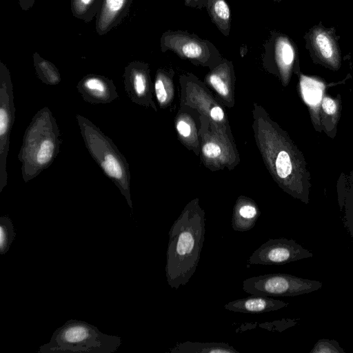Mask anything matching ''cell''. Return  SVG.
Returning <instances> with one entry per match:
<instances>
[{
    "mask_svg": "<svg viewBox=\"0 0 353 353\" xmlns=\"http://www.w3.org/2000/svg\"><path fill=\"white\" fill-rule=\"evenodd\" d=\"M252 112L255 142L272 179L285 192L309 203L311 176L303 154L263 107L254 103Z\"/></svg>",
    "mask_w": 353,
    "mask_h": 353,
    "instance_id": "cell-1",
    "label": "cell"
},
{
    "mask_svg": "<svg viewBox=\"0 0 353 353\" xmlns=\"http://www.w3.org/2000/svg\"><path fill=\"white\" fill-rule=\"evenodd\" d=\"M205 232V212L195 198L186 204L169 231L165 275L171 288L186 285L195 272Z\"/></svg>",
    "mask_w": 353,
    "mask_h": 353,
    "instance_id": "cell-2",
    "label": "cell"
},
{
    "mask_svg": "<svg viewBox=\"0 0 353 353\" xmlns=\"http://www.w3.org/2000/svg\"><path fill=\"white\" fill-rule=\"evenodd\" d=\"M57 121L48 107L39 110L27 127L18 154L25 183L37 176L54 161L62 140Z\"/></svg>",
    "mask_w": 353,
    "mask_h": 353,
    "instance_id": "cell-3",
    "label": "cell"
},
{
    "mask_svg": "<svg viewBox=\"0 0 353 353\" xmlns=\"http://www.w3.org/2000/svg\"><path fill=\"white\" fill-rule=\"evenodd\" d=\"M85 148L103 174L118 188L132 209L130 194V173L127 159L112 140L90 120L76 115Z\"/></svg>",
    "mask_w": 353,
    "mask_h": 353,
    "instance_id": "cell-4",
    "label": "cell"
},
{
    "mask_svg": "<svg viewBox=\"0 0 353 353\" xmlns=\"http://www.w3.org/2000/svg\"><path fill=\"white\" fill-rule=\"evenodd\" d=\"M119 336L108 335L85 321L70 319L57 328L39 353H112L120 347Z\"/></svg>",
    "mask_w": 353,
    "mask_h": 353,
    "instance_id": "cell-5",
    "label": "cell"
},
{
    "mask_svg": "<svg viewBox=\"0 0 353 353\" xmlns=\"http://www.w3.org/2000/svg\"><path fill=\"white\" fill-rule=\"evenodd\" d=\"M200 159L211 171L234 169L240 155L230 125H221L201 114Z\"/></svg>",
    "mask_w": 353,
    "mask_h": 353,
    "instance_id": "cell-6",
    "label": "cell"
},
{
    "mask_svg": "<svg viewBox=\"0 0 353 353\" xmlns=\"http://www.w3.org/2000/svg\"><path fill=\"white\" fill-rule=\"evenodd\" d=\"M161 50L171 51L195 65L212 70L223 60L219 50L210 41L184 30H167L160 39Z\"/></svg>",
    "mask_w": 353,
    "mask_h": 353,
    "instance_id": "cell-7",
    "label": "cell"
},
{
    "mask_svg": "<svg viewBox=\"0 0 353 353\" xmlns=\"http://www.w3.org/2000/svg\"><path fill=\"white\" fill-rule=\"evenodd\" d=\"M263 47V67L269 73L276 76L281 84L286 87L292 74L298 75L301 72L296 45L285 34L274 30Z\"/></svg>",
    "mask_w": 353,
    "mask_h": 353,
    "instance_id": "cell-8",
    "label": "cell"
},
{
    "mask_svg": "<svg viewBox=\"0 0 353 353\" xmlns=\"http://www.w3.org/2000/svg\"><path fill=\"white\" fill-rule=\"evenodd\" d=\"M321 288L320 281L282 273L254 276L243 282V290L246 293L268 296H294L308 294Z\"/></svg>",
    "mask_w": 353,
    "mask_h": 353,
    "instance_id": "cell-9",
    "label": "cell"
},
{
    "mask_svg": "<svg viewBox=\"0 0 353 353\" xmlns=\"http://www.w3.org/2000/svg\"><path fill=\"white\" fill-rule=\"evenodd\" d=\"M180 104L198 110L210 120L221 125L230 126L225 108L208 87L192 73L179 77Z\"/></svg>",
    "mask_w": 353,
    "mask_h": 353,
    "instance_id": "cell-10",
    "label": "cell"
},
{
    "mask_svg": "<svg viewBox=\"0 0 353 353\" xmlns=\"http://www.w3.org/2000/svg\"><path fill=\"white\" fill-rule=\"evenodd\" d=\"M13 85L7 66L0 62V192L8 183L7 157L15 119Z\"/></svg>",
    "mask_w": 353,
    "mask_h": 353,
    "instance_id": "cell-11",
    "label": "cell"
},
{
    "mask_svg": "<svg viewBox=\"0 0 353 353\" xmlns=\"http://www.w3.org/2000/svg\"><path fill=\"white\" fill-rule=\"evenodd\" d=\"M340 37L335 28H325L321 22L312 26L304 35L305 48L314 63L336 71L342 64L339 45Z\"/></svg>",
    "mask_w": 353,
    "mask_h": 353,
    "instance_id": "cell-12",
    "label": "cell"
},
{
    "mask_svg": "<svg viewBox=\"0 0 353 353\" xmlns=\"http://www.w3.org/2000/svg\"><path fill=\"white\" fill-rule=\"evenodd\" d=\"M312 256V252L292 239H270L252 254L248 265H283Z\"/></svg>",
    "mask_w": 353,
    "mask_h": 353,
    "instance_id": "cell-13",
    "label": "cell"
},
{
    "mask_svg": "<svg viewBox=\"0 0 353 353\" xmlns=\"http://www.w3.org/2000/svg\"><path fill=\"white\" fill-rule=\"evenodd\" d=\"M123 77L125 90L130 100L137 105L152 108L157 112L152 99L154 85L150 74L149 64L133 61L125 67Z\"/></svg>",
    "mask_w": 353,
    "mask_h": 353,
    "instance_id": "cell-14",
    "label": "cell"
},
{
    "mask_svg": "<svg viewBox=\"0 0 353 353\" xmlns=\"http://www.w3.org/2000/svg\"><path fill=\"white\" fill-rule=\"evenodd\" d=\"M297 76L299 77L297 85L301 98L308 108L314 130L321 132H322L320 122L321 103L326 94L327 89L336 84L344 83L350 75L347 76L343 81L336 83H327L321 78L307 76L301 72Z\"/></svg>",
    "mask_w": 353,
    "mask_h": 353,
    "instance_id": "cell-15",
    "label": "cell"
},
{
    "mask_svg": "<svg viewBox=\"0 0 353 353\" xmlns=\"http://www.w3.org/2000/svg\"><path fill=\"white\" fill-rule=\"evenodd\" d=\"M235 72L232 61L225 58L204 77L203 83L216 94L220 102L232 108L235 103Z\"/></svg>",
    "mask_w": 353,
    "mask_h": 353,
    "instance_id": "cell-16",
    "label": "cell"
},
{
    "mask_svg": "<svg viewBox=\"0 0 353 353\" xmlns=\"http://www.w3.org/2000/svg\"><path fill=\"white\" fill-rule=\"evenodd\" d=\"M174 127L181 143L197 156L200 154L201 114L188 105H179Z\"/></svg>",
    "mask_w": 353,
    "mask_h": 353,
    "instance_id": "cell-17",
    "label": "cell"
},
{
    "mask_svg": "<svg viewBox=\"0 0 353 353\" xmlns=\"http://www.w3.org/2000/svg\"><path fill=\"white\" fill-rule=\"evenodd\" d=\"M77 89L83 99L92 104L109 103L119 97L113 81L97 74L83 77L78 82Z\"/></svg>",
    "mask_w": 353,
    "mask_h": 353,
    "instance_id": "cell-18",
    "label": "cell"
},
{
    "mask_svg": "<svg viewBox=\"0 0 353 353\" xmlns=\"http://www.w3.org/2000/svg\"><path fill=\"white\" fill-rule=\"evenodd\" d=\"M132 0H101L96 17V31L99 35L107 34L126 17Z\"/></svg>",
    "mask_w": 353,
    "mask_h": 353,
    "instance_id": "cell-19",
    "label": "cell"
},
{
    "mask_svg": "<svg viewBox=\"0 0 353 353\" xmlns=\"http://www.w3.org/2000/svg\"><path fill=\"white\" fill-rule=\"evenodd\" d=\"M288 304L268 296L251 294L246 298L239 299L226 303L224 308L235 312L260 314L279 310L288 306Z\"/></svg>",
    "mask_w": 353,
    "mask_h": 353,
    "instance_id": "cell-20",
    "label": "cell"
},
{
    "mask_svg": "<svg viewBox=\"0 0 353 353\" xmlns=\"http://www.w3.org/2000/svg\"><path fill=\"white\" fill-rule=\"evenodd\" d=\"M261 215L256 203L241 195L236 200L232 216V227L236 232H246L253 228Z\"/></svg>",
    "mask_w": 353,
    "mask_h": 353,
    "instance_id": "cell-21",
    "label": "cell"
},
{
    "mask_svg": "<svg viewBox=\"0 0 353 353\" xmlns=\"http://www.w3.org/2000/svg\"><path fill=\"white\" fill-rule=\"evenodd\" d=\"M341 97H332L327 94L321 103L320 122L323 131L329 137L334 138L341 114Z\"/></svg>",
    "mask_w": 353,
    "mask_h": 353,
    "instance_id": "cell-22",
    "label": "cell"
},
{
    "mask_svg": "<svg viewBox=\"0 0 353 353\" xmlns=\"http://www.w3.org/2000/svg\"><path fill=\"white\" fill-rule=\"evenodd\" d=\"M172 69L159 68L157 70L154 85V94L159 106L165 108L169 106L174 98V85Z\"/></svg>",
    "mask_w": 353,
    "mask_h": 353,
    "instance_id": "cell-23",
    "label": "cell"
},
{
    "mask_svg": "<svg viewBox=\"0 0 353 353\" xmlns=\"http://www.w3.org/2000/svg\"><path fill=\"white\" fill-rule=\"evenodd\" d=\"M338 201L345 208V222L353 237V169L348 175L341 174L337 182Z\"/></svg>",
    "mask_w": 353,
    "mask_h": 353,
    "instance_id": "cell-24",
    "label": "cell"
},
{
    "mask_svg": "<svg viewBox=\"0 0 353 353\" xmlns=\"http://www.w3.org/2000/svg\"><path fill=\"white\" fill-rule=\"evenodd\" d=\"M171 353H239L233 346L223 342L179 343L170 350Z\"/></svg>",
    "mask_w": 353,
    "mask_h": 353,
    "instance_id": "cell-25",
    "label": "cell"
},
{
    "mask_svg": "<svg viewBox=\"0 0 353 353\" xmlns=\"http://www.w3.org/2000/svg\"><path fill=\"white\" fill-rule=\"evenodd\" d=\"M212 22L225 37H228L231 28V11L225 0H208L205 6Z\"/></svg>",
    "mask_w": 353,
    "mask_h": 353,
    "instance_id": "cell-26",
    "label": "cell"
},
{
    "mask_svg": "<svg viewBox=\"0 0 353 353\" xmlns=\"http://www.w3.org/2000/svg\"><path fill=\"white\" fill-rule=\"evenodd\" d=\"M32 58L36 74L43 83L56 85L61 82V74L55 65L41 57L37 52L33 54Z\"/></svg>",
    "mask_w": 353,
    "mask_h": 353,
    "instance_id": "cell-27",
    "label": "cell"
},
{
    "mask_svg": "<svg viewBox=\"0 0 353 353\" xmlns=\"http://www.w3.org/2000/svg\"><path fill=\"white\" fill-rule=\"evenodd\" d=\"M101 0H71V11L73 17L85 23L90 22L97 17Z\"/></svg>",
    "mask_w": 353,
    "mask_h": 353,
    "instance_id": "cell-28",
    "label": "cell"
},
{
    "mask_svg": "<svg viewBox=\"0 0 353 353\" xmlns=\"http://www.w3.org/2000/svg\"><path fill=\"white\" fill-rule=\"evenodd\" d=\"M16 236L12 220L8 216L0 217V254H5Z\"/></svg>",
    "mask_w": 353,
    "mask_h": 353,
    "instance_id": "cell-29",
    "label": "cell"
},
{
    "mask_svg": "<svg viewBox=\"0 0 353 353\" xmlns=\"http://www.w3.org/2000/svg\"><path fill=\"white\" fill-rule=\"evenodd\" d=\"M310 353H345L335 340L322 339L319 340Z\"/></svg>",
    "mask_w": 353,
    "mask_h": 353,
    "instance_id": "cell-30",
    "label": "cell"
},
{
    "mask_svg": "<svg viewBox=\"0 0 353 353\" xmlns=\"http://www.w3.org/2000/svg\"><path fill=\"white\" fill-rule=\"evenodd\" d=\"M297 319H282L279 321H276L272 323H265L267 326H263V327L268 328L271 330H275L279 332H282L284 330L292 327L297 323Z\"/></svg>",
    "mask_w": 353,
    "mask_h": 353,
    "instance_id": "cell-31",
    "label": "cell"
},
{
    "mask_svg": "<svg viewBox=\"0 0 353 353\" xmlns=\"http://www.w3.org/2000/svg\"><path fill=\"white\" fill-rule=\"evenodd\" d=\"M183 2L188 7L201 9L205 8L208 0H183Z\"/></svg>",
    "mask_w": 353,
    "mask_h": 353,
    "instance_id": "cell-32",
    "label": "cell"
},
{
    "mask_svg": "<svg viewBox=\"0 0 353 353\" xmlns=\"http://www.w3.org/2000/svg\"><path fill=\"white\" fill-rule=\"evenodd\" d=\"M19 3L23 10L28 11L33 7L35 0H19Z\"/></svg>",
    "mask_w": 353,
    "mask_h": 353,
    "instance_id": "cell-33",
    "label": "cell"
},
{
    "mask_svg": "<svg viewBox=\"0 0 353 353\" xmlns=\"http://www.w3.org/2000/svg\"><path fill=\"white\" fill-rule=\"evenodd\" d=\"M273 1H276V2H280V1H283V0H273Z\"/></svg>",
    "mask_w": 353,
    "mask_h": 353,
    "instance_id": "cell-34",
    "label": "cell"
}]
</instances>
